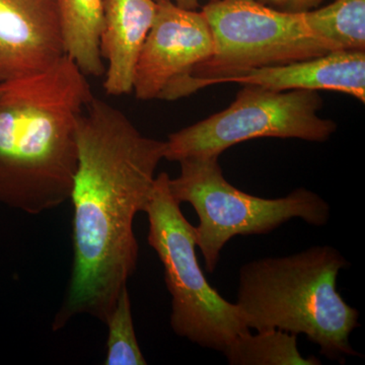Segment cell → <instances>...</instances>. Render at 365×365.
<instances>
[{
	"label": "cell",
	"instance_id": "obj_5",
	"mask_svg": "<svg viewBox=\"0 0 365 365\" xmlns=\"http://www.w3.org/2000/svg\"><path fill=\"white\" fill-rule=\"evenodd\" d=\"M170 179L167 173L155 178L144 212L150 223L148 242L162 262L172 297L170 327L179 337L223 354L251 329L237 304L209 284L196 256L195 227L170 193Z\"/></svg>",
	"mask_w": 365,
	"mask_h": 365
},
{
	"label": "cell",
	"instance_id": "obj_13",
	"mask_svg": "<svg viewBox=\"0 0 365 365\" xmlns=\"http://www.w3.org/2000/svg\"><path fill=\"white\" fill-rule=\"evenodd\" d=\"M304 16L331 52L365 51V0H335Z\"/></svg>",
	"mask_w": 365,
	"mask_h": 365
},
{
	"label": "cell",
	"instance_id": "obj_7",
	"mask_svg": "<svg viewBox=\"0 0 365 365\" xmlns=\"http://www.w3.org/2000/svg\"><path fill=\"white\" fill-rule=\"evenodd\" d=\"M322 105L318 91H276L244 86L227 109L170 134L165 160L220 157L235 144L260 137L326 143L337 124L319 116Z\"/></svg>",
	"mask_w": 365,
	"mask_h": 365
},
{
	"label": "cell",
	"instance_id": "obj_8",
	"mask_svg": "<svg viewBox=\"0 0 365 365\" xmlns=\"http://www.w3.org/2000/svg\"><path fill=\"white\" fill-rule=\"evenodd\" d=\"M213 52V38L202 11L157 1V13L143 46L133 91L141 101L160 98L173 81L187 76Z\"/></svg>",
	"mask_w": 365,
	"mask_h": 365
},
{
	"label": "cell",
	"instance_id": "obj_1",
	"mask_svg": "<svg viewBox=\"0 0 365 365\" xmlns=\"http://www.w3.org/2000/svg\"><path fill=\"white\" fill-rule=\"evenodd\" d=\"M76 137L73 265L54 331L79 314L105 323L111 314L136 270L134 218L144 212L165 160V141L144 136L123 112L97 97L79 115Z\"/></svg>",
	"mask_w": 365,
	"mask_h": 365
},
{
	"label": "cell",
	"instance_id": "obj_11",
	"mask_svg": "<svg viewBox=\"0 0 365 365\" xmlns=\"http://www.w3.org/2000/svg\"><path fill=\"white\" fill-rule=\"evenodd\" d=\"M104 24L100 48L108 61L104 88L107 95L133 91L139 54L157 13L155 0H103Z\"/></svg>",
	"mask_w": 365,
	"mask_h": 365
},
{
	"label": "cell",
	"instance_id": "obj_16",
	"mask_svg": "<svg viewBox=\"0 0 365 365\" xmlns=\"http://www.w3.org/2000/svg\"><path fill=\"white\" fill-rule=\"evenodd\" d=\"M160 1V0H155ZM176 6L185 9L195 11L199 6V0H170ZM262 4L279 11H289V13H302V11H311L321 4L324 0H258Z\"/></svg>",
	"mask_w": 365,
	"mask_h": 365
},
{
	"label": "cell",
	"instance_id": "obj_14",
	"mask_svg": "<svg viewBox=\"0 0 365 365\" xmlns=\"http://www.w3.org/2000/svg\"><path fill=\"white\" fill-rule=\"evenodd\" d=\"M230 365H321L317 357L302 356L294 334L267 329L237 337L223 353Z\"/></svg>",
	"mask_w": 365,
	"mask_h": 365
},
{
	"label": "cell",
	"instance_id": "obj_15",
	"mask_svg": "<svg viewBox=\"0 0 365 365\" xmlns=\"http://www.w3.org/2000/svg\"><path fill=\"white\" fill-rule=\"evenodd\" d=\"M105 324L108 327V339L104 364H148L137 341L131 300L127 287L120 292L116 304Z\"/></svg>",
	"mask_w": 365,
	"mask_h": 365
},
{
	"label": "cell",
	"instance_id": "obj_6",
	"mask_svg": "<svg viewBox=\"0 0 365 365\" xmlns=\"http://www.w3.org/2000/svg\"><path fill=\"white\" fill-rule=\"evenodd\" d=\"M218 158H184L178 162L179 176L170 179L178 202L195 209L196 245L208 273L215 272L222 249L237 235L269 234L294 218L314 227L328 225L331 207L318 194L299 188L280 198L250 195L225 179Z\"/></svg>",
	"mask_w": 365,
	"mask_h": 365
},
{
	"label": "cell",
	"instance_id": "obj_10",
	"mask_svg": "<svg viewBox=\"0 0 365 365\" xmlns=\"http://www.w3.org/2000/svg\"><path fill=\"white\" fill-rule=\"evenodd\" d=\"M256 86L267 90L333 91L365 102V51H335L290 63L240 72L216 83Z\"/></svg>",
	"mask_w": 365,
	"mask_h": 365
},
{
	"label": "cell",
	"instance_id": "obj_9",
	"mask_svg": "<svg viewBox=\"0 0 365 365\" xmlns=\"http://www.w3.org/2000/svg\"><path fill=\"white\" fill-rule=\"evenodd\" d=\"M64 55L57 0H0V83L47 71Z\"/></svg>",
	"mask_w": 365,
	"mask_h": 365
},
{
	"label": "cell",
	"instance_id": "obj_3",
	"mask_svg": "<svg viewBox=\"0 0 365 365\" xmlns=\"http://www.w3.org/2000/svg\"><path fill=\"white\" fill-rule=\"evenodd\" d=\"M349 266L331 246L249 262L240 268L235 304L250 329L304 334L323 356L344 364L362 356L349 340L359 312L337 289L340 271Z\"/></svg>",
	"mask_w": 365,
	"mask_h": 365
},
{
	"label": "cell",
	"instance_id": "obj_2",
	"mask_svg": "<svg viewBox=\"0 0 365 365\" xmlns=\"http://www.w3.org/2000/svg\"><path fill=\"white\" fill-rule=\"evenodd\" d=\"M93 97L67 55L47 71L0 83V204L37 215L71 199L76 125Z\"/></svg>",
	"mask_w": 365,
	"mask_h": 365
},
{
	"label": "cell",
	"instance_id": "obj_12",
	"mask_svg": "<svg viewBox=\"0 0 365 365\" xmlns=\"http://www.w3.org/2000/svg\"><path fill=\"white\" fill-rule=\"evenodd\" d=\"M64 51L86 76H105L100 39L104 24L103 0H57Z\"/></svg>",
	"mask_w": 365,
	"mask_h": 365
},
{
	"label": "cell",
	"instance_id": "obj_4",
	"mask_svg": "<svg viewBox=\"0 0 365 365\" xmlns=\"http://www.w3.org/2000/svg\"><path fill=\"white\" fill-rule=\"evenodd\" d=\"M201 11L212 34V54L189 74L170 83L158 100L187 97L249 69L331 53L309 30L304 11H279L258 0H209Z\"/></svg>",
	"mask_w": 365,
	"mask_h": 365
}]
</instances>
